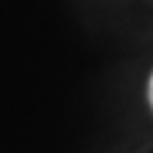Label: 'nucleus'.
<instances>
[{
	"label": "nucleus",
	"mask_w": 153,
	"mask_h": 153,
	"mask_svg": "<svg viewBox=\"0 0 153 153\" xmlns=\"http://www.w3.org/2000/svg\"><path fill=\"white\" fill-rule=\"evenodd\" d=\"M146 100H148V105H151V110H153V71H151V76H148V87H146Z\"/></svg>",
	"instance_id": "1"
}]
</instances>
